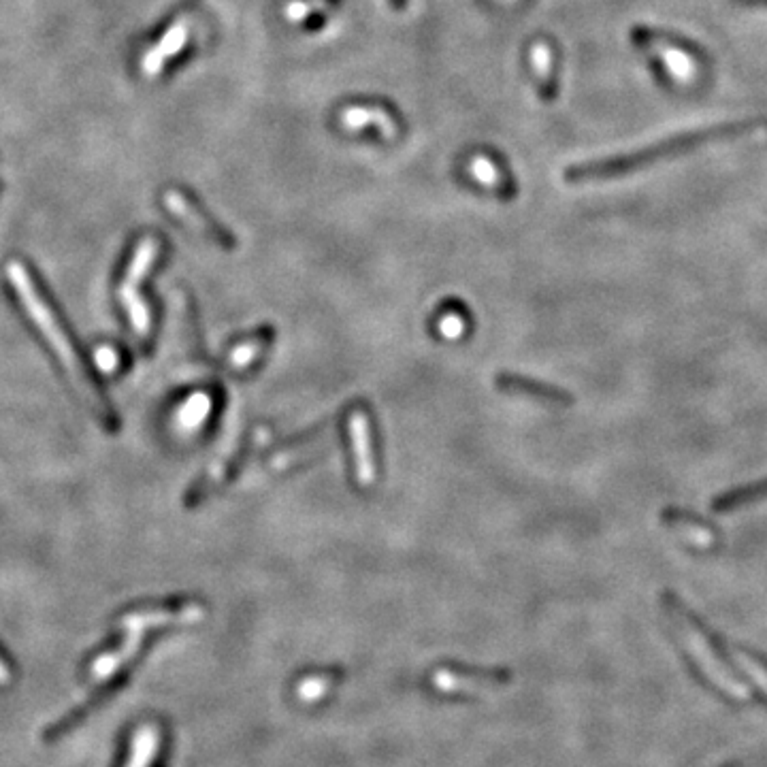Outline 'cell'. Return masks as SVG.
I'll return each instance as SVG.
<instances>
[{
	"label": "cell",
	"mask_w": 767,
	"mask_h": 767,
	"mask_svg": "<svg viewBox=\"0 0 767 767\" xmlns=\"http://www.w3.org/2000/svg\"><path fill=\"white\" fill-rule=\"evenodd\" d=\"M7 277L15 290V295H18V299L22 301L26 314L32 318V322L37 324V329L43 333L47 344H50V348L58 354V361L62 363L64 369H67L69 380L73 388L77 390V395L90 405L92 414L99 418L107 429H116L118 427L116 414H113L111 405L101 393L99 384L94 382L90 369L86 367L84 358H81V354L77 352L73 339L67 335V331H64L62 322L58 320L50 303H47L45 297L41 295V290L37 282L30 277L28 269L22 263H18V260H13V263L7 265Z\"/></svg>",
	"instance_id": "6da1fadb"
},
{
	"label": "cell",
	"mask_w": 767,
	"mask_h": 767,
	"mask_svg": "<svg viewBox=\"0 0 767 767\" xmlns=\"http://www.w3.org/2000/svg\"><path fill=\"white\" fill-rule=\"evenodd\" d=\"M674 623H676L680 640L684 642V646H687L689 655L695 661V665L701 669V674H704L714 687L721 689L725 695L738 701H746L750 697V689L742 680H738L729 672L727 665L714 652L704 631L697 629L693 620H689L687 614L680 610L674 612Z\"/></svg>",
	"instance_id": "7a4b0ae2"
},
{
	"label": "cell",
	"mask_w": 767,
	"mask_h": 767,
	"mask_svg": "<svg viewBox=\"0 0 767 767\" xmlns=\"http://www.w3.org/2000/svg\"><path fill=\"white\" fill-rule=\"evenodd\" d=\"M160 254V239L158 237H145L137 250L133 260H130L128 271L124 275V282L120 286V301L126 309V314L133 322V329L139 337H148L152 318H150V309L148 303L141 297V282L145 280V275L150 273L154 267L156 258Z\"/></svg>",
	"instance_id": "3957f363"
},
{
	"label": "cell",
	"mask_w": 767,
	"mask_h": 767,
	"mask_svg": "<svg viewBox=\"0 0 767 767\" xmlns=\"http://www.w3.org/2000/svg\"><path fill=\"white\" fill-rule=\"evenodd\" d=\"M718 133H721V130L712 128V130H706V133H693V135H684V137L674 139V141L659 143V145H655V148H648V150H642L638 154H631V156H625V158L586 162V165H578V167L567 169L565 171V179H567V182H589V179H603V177L623 175V173H629L635 167L646 165V162L663 158L667 154L684 150V148H691V145L704 141L710 135H718Z\"/></svg>",
	"instance_id": "277c9868"
},
{
	"label": "cell",
	"mask_w": 767,
	"mask_h": 767,
	"mask_svg": "<svg viewBox=\"0 0 767 767\" xmlns=\"http://www.w3.org/2000/svg\"><path fill=\"white\" fill-rule=\"evenodd\" d=\"M162 201H165V207L169 209V214H173L182 224H186L192 233H197L209 241H214L216 246H220L224 250L237 248V239L228 233L224 226H220L214 218L207 216L205 211L190 197H186L182 190H177V188L167 190Z\"/></svg>",
	"instance_id": "5b68a950"
},
{
	"label": "cell",
	"mask_w": 767,
	"mask_h": 767,
	"mask_svg": "<svg viewBox=\"0 0 767 767\" xmlns=\"http://www.w3.org/2000/svg\"><path fill=\"white\" fill-rule=\"evenodd\" d=\"M348 433L356 465V482L369 488L378 480V461L373 454V427L365 407H356L348 418Z\"/></svg>",
	"instance_id": "8992f818"
},
{
	"label": "cell",
	"mask_w": 767,
	"mask_h": 767,
	"mask_svg": "<svg viewBox=\"0 0 767 767\" xmlns=\"http://www.w3.org/2000/svg\"><path fill=\"white\" fill-rule=\"evenodd\" d=\"M263 433H265L263 429L256 431L254 439H250V442L243 444V446L239 448L237 454H233L231 459H228L224 465H220V467H216V469H211V471L207 473V476H203L197 484H194V486L190 488V491L186 493V505H190V508H194V505H199L205 497H209L211 493L218 491L220 486H224L228 480H231V478L235 476V473L243 467V463H246V459L252 454V450L260 444V435H263Z\"/></svg>",
	"instance_id": "52a82bcc"
},
{
	"label": "cell",
	"mask_w": 767,
	"mask_h": 767,
	"mask_svg": "<svg viewBox=\"0 0 767 767\" xmlns=\"http://www.w3.org/2000/svg\"><path fill=\"white\" fill-rule=\"evenodd\" d=\"M122 627L126 629L124 642L116 650L105 652V655H101L99 659H94V663L90 667V682L94 684V687L96 684H103L107 678L116 674L122 665H126L130 659L137 655L139 648H141V642H143V635H145V631H148L139 625H128V623H122Z\"/></svg>",
	"instance_id": "ba28073f"
},
{
	"label": "cell",
	"mask_w": 767,
	"mask_h": 767,
	"mask_svg": "<svg viewBox=\"0 0 767 767\" xmlns=\"http://www.w3.org/2000/svg\"><path fill=\"white\" fill-rule=\"evenodd\" d=\"M495 384L503 393L510 395H522V397H531L535 401H544V403H554V405H571L574 403V397H571L567 390L537 382L531 378H522L518 373H499L495 378Z\"/></svg>",
	"instance_id": "9c48e42d"
},
{
	"label": "cell",
	"mask_w": 767,
	"mask_h": 767,
	"mask_svg": "<svg viewBox=\"0 0 767 767\" xmlns=\"http://www.w3.org/2000/svg\"><path fill=\"white\" fill-rule=\"evenodd\" d=\"M663 522L669 529L682 535L684 542L695 548H712L718 540L716 531L708 525L706 520H701L684 510H665Z\"/></svg>",
	"instance_id": "30bf717a"
},
{
	"label": "cell",
	"mask_w": 767,
	"mask_h": 767,
	"mask_svg": "<svg viewBox=\"0 0 767 767\" xmlns=\"http://www.w3.org/2000/svg\"><path fill=\"white\" fill-rule=\"evenodd\" d=\"M635 41L642 43V45H650L655 47L657 54L663 58V62L667 64L669 73H672L676 79L680 81H689L695 77V62L693 58L684 52V50H678V47L669 45L667 41L659 39L652 35V32H646V30H638L635 32Z\"/></svg>",
	"instance_id": "8fae6325"
},
{
	"label": "cell",
	"mask_w": 767,
	"mask_h": 767,
	"mask_svg": "<svg viewBox=\"0 0 767 767\" xmlns=\"http://www.w3.org/2000/svg\"><path fill=\"white\" fill-rule=\"evenodd\" d=\"M188 32H190V20L188 18H179L165 32V37L160 39V43L148 54V58L143 60V71L148 73V75H158L160 69L165 67V62L171 56H175L179 50H182L184 43L188 41Z\"/></svg>",
	"instance_id": "7c38bea8"
},
{
	"label": "cell",
	"mask_w": 767,
	"mask_h": 767,
	"mask_svg": "<svg viewBox=\"0 0 767 767\" xmlns=\"http://www.w3.org/2000/svg\"><path fill=\"white\" fill-rule=\"evenodd\" d=\"M341 124L348 130H361L367 126H375L386 139H395L397 124L388 116L384 109L378 107H348L341 113Z\"/></svg>",
	"instance_id": "4fadbf2b"
},
{
	"label": "cell",
	"mask_w": 767,
	"mask_h": 767,
	"mask_svg": "<svg viewBox=\"0 0 767 767\" xmlns=\"http://www.w3.org/2000/svg\"><path fill=\"white\" fill-rule=\"evenodd\" d=\"M275 337V331L273 329H260L258 333H254L252 337L243 339L241 344H237L231 354H228V367H231L233 371H243L252 367L260 354L265 352V348L269 346V341Z\"/></svg>",
	"instance_id": "5bb4252c"
},
{
	"label": "cell",
	"mask_w": 767,
	"mask_h": 767,
	"mask_svg": "<svg viewBox=\"0 0 767 767\" xmlns=\"http://www.w3.org/2000/svg\"><path fill=\"white\" fill-rule=\"evenodd\" d=\"M160 744V733L154 725H143L135 731L133 744H130V757L126 767H150Z\"/></svg>",
	"instance_id": "9a60e30c"
},
{
	"label": "cell",
	"mask_w": 767,
	"mask_h": 767,
	"mask_svg": "<svg viewBox=\"0 0 767 767\" xmlns=\"http://www.w3.org/2000/svg\"><path fill=\"white\" fill-rule=\"evenodd\" d=\"M763 499H767V480H761V482H755V484H746V486H740V488H733V491H729V493L721 495L718 499H714L712 508L716 512L727 514L731 510L744 508V505L757 503V501H763Z\"/></svg>",
	"instance_id": "2e32d148"
},
{
	"label": "cell",
	"mask_w": 767,
	"mask_h": 767,
	"mask_svg": "<svg viewBox=\"0 0 767 767\" xmlns=\"http://www.w3.org/2000/svg\"><path fill=\"white\" fill-rule=\"evenodd\" d=\"M469 173H471L473 179H478V182H480L482 186L491 188V190H501L503 184H505V182H503V175H501V171L497 169L495 162H493L491 158H486V156H476V158H471V162H469Z\"/></svg>",
	"instance_id": "e0dca14e"
},
{
	"label": "cell",
	"mask_w": 767,
	"mask_h": 767,
	"mask_svg": "<svg viewBox=\"0 0 767 767\" xmlns=\"http://www.w3.org/2000/svg\"><path fill=\"white\" fill-rule=\"evenodd\" d=\"M736 663L740 665L742 672L755 682V687L767 697V667L761 665L755 657L746 655V652H736Z\"/></svg>",
	"instance_id": "ac0fdd59"
},
{
	"label": "cell",
	"mask_w": 767,
	"mask_h": 767,
	"mask_svg": "<svg viewBox=\"0 0 767 767\" xmlns=\"http://www.w3.org/2000/svg\"><path fill=\"white\" fill-rule=\"evenodd\" d=\"M531 62H533V69L537 73V77H540L544 84H550V73H552V54H550V47L546 43H535L533 50H531Z\"/></svg>",
	"instance_id": "d6986e66"
},
{
	"label": "cell",
	"mask_w": 767,
	"mask_h": 767,
	"mask_svg": "<svg viewBox=\"0 0 767 767\" xmlns=\"http://www.w3.org/2000/svg\"><path fill=\"white\" fill-rule=\"evenodd\" d=\"M320 7H324L322 0H316V3H305V0H295V3H290L286 7V18L292 20V22H301L314 9H320Z\"/></svg>",
	"instance_id": "ffe728a7"
},
{
	"label": "cell",
	"mask_w": 767,
	"mask_h": 767,
	"mask_svg": "<svg viewBox=\"0 0 767 767\" xmlns=\"http://www.w3.org/2000/svg\"><path fill=\"white\" fill-rule=\"evenodd\" d=\"M439 331L450 339L461 337L465 331V320L459 314H448L442 318V322H439Z\"/></svg>",
	"instance_id": "44dd1931"
},
{
	"label": "cell",
	"mask_w": 767,
	"mask_h": 767,
	"mask_svg": "<svg viewBox=\"0 0 767 767\" xmlns=\"http://www.w3.org/2000/svg\"><path fill=\"white\" fill-rule=\"evenodd\" d=\"M324 682H326L324 678H309V680H305V684L301 687V695L307 697V699L316 697L318 693H322L326 689Z\"/></svg>",
	"instance_id": "7402d4cb"
},
{
	"label": "cell",
	"mask_w": 767,
	"mask_h": 767,
	"mask_svg": "<svg viewBox=\"0 0 767 767\" xmlns=\"http://www.w3.org/2000/svg\"><path fill=\"white\" fill-rule=\"evenodd\" d=\"M7 680H9V669L3 661H0V684H5Z\"/></svg>",
	"instance_id": "603a6c76"
},
{
	"label": "cell",
	"mask_w": 767,
	"mask_h": 767,
	"mask_svg": "<svg viewBox=\"0 0 767 767\" xmlns=\"http://www.w3.org/2000/svg\"><path fill=\"white\" fill-rule=\"evenodd\" d=\"M742 3H753V5H767V0H742Z\"/></svg>",
	"instance_id": "cb8c5ba5"
}]
</instances>
